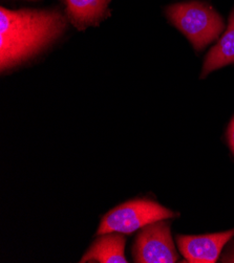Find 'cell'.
<instances>
[{
    "instance_id": "6da1fadb",
    "label": "cell",
    "mask_w": 234,
    "mask_h": 263,
    "mask_svg": "<svg viewBox=\"0 0 234 263\" xmlns=\"http://www.w3.org/2000/svg\"><path fill=\"white\" fill-rule=\"evenodd\" d=\"M57 11L0 10V68L8 70L36 55L66 29Z\"/></svg>"
},
{
    "instance_id": "7a4b0ae2",
    "label": "cell",
    "mask_w": 234,
    "mask_h": 263,
    "mask_svg": "<svg viewBox=\"0 0 234 263\" xmlns=\"http://www.w3.org/2000/svg\"><path fill=\"white\" fill-rule=\"evenodd\" d=\"M166 14L197 51L218 39L225 28L222 17L205 3L175 4L166 9Z\"/></svg>"
},
{
    "instance_id": "3957f363",
    "label": "cell",
    "mask_w": 234,
    "mask_h": 263,
    "mask_svg": "<svg viewBox=\"0 0 234 263\" xmlns=\"http://www.w3.org/2000/svg\"><path fill=\"white\" fill-rule=\"evenodd\" d=\"M175 217V213L150 199H135L113 209L103 217L97 235L132 234L152 222Z\"/></svg>"
},
{
    "instance_id": "277c9868",
    "label": "cell",
    "mask_w": 234,
    "mask_h": 263,
    "mask_svg": "<svg viewBox=\"0 0 234 263\" xmlns=\"http://www.w3.org/2000/svg\"><path fill=\"white\" fill-rule=\"evenodd\" d=\"M132 252L138 263H173L178 258L169 223L164 220L142 228Z\"/></svg>"
},
{
    "instance_id": "5b68a950",
    "label": "cell",
    "mask_w": 234,
    "mask_h": 263,
    "mask_svg": "<svg viewBox=\"0 0 234 263\" xmlns=\"http://www.w3.org/2000/svg\"><path fill=\"white\" fill-rule=\"evenodd\" d=\"M232 236L234 230L200 236H178L176 241L181 253L188 262L214 263Z\"/></svg>"
},
{
    "instance_id": "8992f818",
    "label": "cell",
    "mask_w": 234,
    "mask_h": 263,
    "mask_svg": "<svg viewBox=\"0 0 234 263\" xmlns=\"http://www.w3.org/2000/svg\"><path fill=\"white\" fill-rule=\"evenodd\" d=\"M125 234L106 233L93 243L80 262L100 263H127L124 249L126 239Z\"/></svg>"
},
{
    "instance_id": "52a82bcc",
    "label": "cell",
    "mask_w": 234,
    "mask_h": 263,
    "mask_svg": "<svg viewBox=\"0 0 234 263\" xmlns=\"http://www.w3.org/2000/svg\"><path fill=\"white\" fill-rule=\"evenodd\" d=\"M66 14L70 22L78 30L97 25L107 15L111 0H63Z\"/></svg>"
},
{
    "instance_id": "ba28073f",
    "label": "cell",
    "mask_w": 234,
    "mask_h": 263,
    "mask_svg": "<svg viewBox=\"0 0 234 263\" xmlns=\"http://www.w3.org/2000/svg\"><path fill=\"white\" fill-rule=\"evenodd\" d=\"M232 63H234V10L230 14L226 32L205 58L201 78Z\"/></svg>"
},
{
    "instance_id": "9c48e42d",
    "label": "cell",
    "mask_w": 234,
    "mask_h": 263,
    "mask_svg": "<svg viewBox=\"0 0 234 263\" xmlns=\"http://www.w3.org/2000/svg\"><path fill=\"white\" fill-rule=\"evenodd\" d=\"M227 138H228L230 149H231L232 153L234 154V117L229 124L228 131H227Z\"/></svg>"
},
{
    "instance_id": "30bf717a",
    "label": "cell",
    "mask_w": 234,
    "mask_h": 263,
    "mask_svg": "<svg viewBox=\"0 0 234 263\" xmlns=\"http://www.w3.org/2000/svg\"><path fill=\"white\" fill-rule=\"evenodd\" d=\"M224 262H234V253H232L230 256H228L226 259L224 258Z\"/></svg>"
}]
</instances>
